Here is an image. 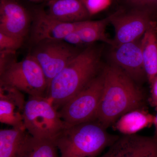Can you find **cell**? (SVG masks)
Segmentation results:
<instances>
[{
    "instance_id": "24",
    "label": "cell",
    "mask_w": 157,
    "mask_h": 157,
    "mask_svg": "<svg viewBox=\"0 0 157 157\" xmlns=\"http://www.w3.org/2000/svg\"><path fill=\"white\" fill-rule=\"evenodd\" d=\"M151 85L150 102L153 107L157 110V76L154 79Z\"/></svg>"
},
{
    "instance_id": "25",
    "label": "cell",
    "mask_w": 157,
    "mask_h": 157,
    "mask_svg": "<svg viewBox=\"0 0 157 157\" xmlns=\"http://www.w3.org/2000/svg\"><path fill=\"white\" fill-rule=\"evenodd\" d=\"M153 125H154L155 128L154 137L157 138V113L156 116H155Z\"/></svg>"
},
{
    "instance_id": "21",
    "label": "cell",
    "mask_w": 157,
    "mask_h": 157,
    "mask_svg": "<svg viewBox=\"0 0 157 157\" xmlns=\"http://www.w3.org/2000/svg\"><path fill=\"white\" fill-rule=\"evenodd\" d=\"M90 15L97 14L110 6L111 0H82Z\"/></svg>"
},
{
    "instance_id": "9",
    "label": "cell",
    "mask_w": 157,
    "mask_h": 157,
    "mask_svg": "<svg viewBox=\"0 0 157 157\" xmlns=\"http://www.w3.org/2000/svg\"><path fill=\"white\" fill-rule=\"evenodd\" d=\"M32 13L30 38L33 45L46 40H63L80 23L62 22L51 17L42 8L34 9Z\"/></svg>"
},
{
    "instance_id": "12",
    "label": "cell",
    "mask_w": 157,
    "mask_h": 157,
    "mask_svg": "<svg viewBox=\"0 0 157 157\" xmlns=\"http://www.w3.org/2000/svg\"><path fill=\"white\" fill-rule=\"evenodd\" d=\"M157 138L137 135L119 137L100 157H155Z\"/></svg>"
},
{
    "instance_id": "8",
    "label": "cell",
    "mask_w": 157,
    "mask_h": 157,
    "mask_svg": "<svg viewBox=\"0 0 157 157\" xmlns=\"http://www.w3.org/2000/svg\"><path fill=\"white\" fill-rule=\"evenodd\" d=\"M156 12L144 9H132L126 13L122 10L117 11L110 22L115 31L113 47L141 39L153 20Z\"/></svg>"
},
{
    "instance_id": "10",
    "label": "cell",
    "mask_w": 157,
    "mask_h": 157,
    "mask_svg": "<svg viewBox=\"0 0 157 157\" xmlns=\"http://www.w3.org/2000/svg\"><path fill=\"white\" fill-rule=\"evenodd\" d=\"M32 21V13L16 0H0V32L24 40Z\"/></svg>"
},
{
    "instance_id": "13",
    "label": "cell",
    "mask_w": 157,
    "mask_h": 157,
    "mask_svg": "<svg viewBox=\"0 0 157 157\" xmlns=\"http://www.w3.org/2000/svg\"><path fill=\"white\" fill-rule=\"evenodd\" d=\"M22 93L0 84V121L14 128L25 130L23 113L26 101Z\"/></svg>"
},
{
    "instance_id": "22",
    "label": "cell",
    "mask_w": 157,
    "mask_h": 157,
    "mask_svg": "<svg viewBox=\"0 0 157 157\" xmlns=\"http://www.w3.org/2000/svg\"><path fill=\"white\" fill-rule=\"evenodd\" d=\"M124 2L132 9H148L157 11V0H124Z\"/></svg>"
},
{
    "instance_id": "5",
    "label": "cell",
    "mask_w": 157,
    "mask_h": 157,
    "mask_svg": "<svg viewBox=\"0 0 157 157\" xmlns=\"http://www.w3.org/2000/svg\"><path fill=\"white\" fill-rule=\"evenodd\" d=\"M0 84L31 97L46 96L48 86L42 68L30 54L20 61L13 62L0 73Z\"/></svg>"
},
{
    "instance_id": "19",
    "label": "cell",
    "mask_w": 157,
    "mask_h": 157,
    "mask_svg": "<svg viewBox=\"0 0 157 157\" xmlns=\"http://www.w3.org/2000/svg\"><path fill=\"white\" fill-rule=\"evenodd\" d=\"M54 139H39L29 135L17 157H59Z\"/></svg>"
},
{
    "instance_id": "4",
    "label": "cell",
    "mask_w": 157,
    "mask_h": 157,
    "mask_svg": "<svg viewBox=\"0 0 157 157\" xmlns=\"http://www.w3.org/2000/svg\"><path fill=\"white\" fill-rule=\"evenodd\" d=\"M23 121L26 132L37 139H54L67 128L58 110L45 96H29L25 106Z\"/></svg>"
},
{
    "instance_id": "1",
    "label": "cell",
    "mask_w": 157,
    "mask_h": 157,
    "mask_svg": "<svg viewBox=\"0 0 157 157\" xmlns=\"http://www.w3.org/2000/svg\"><path fill=\"white\" fill-rule=\"evenodd\" d=\"M104 86L95 120L107 129L125 113L142 108L143 93L134 80L114 64L103 71Z\"/></svg>"
},
{
    "instance_id": "7",
    "label": "cell",
    "mask_w": 157,
    "mask_h": 157,
    "mask_svg": "<svg viewBox=\"0 0 157 157\" xmlns=\"http://www.w3.org/2000/svg\"><path fill=\"white\" fill-rule=\"evenodd\" d=\"M80 52L63 40H46L33 45L30 55L42 68L48 86L52 79Z\"/></svg>"
},
{
    "instance_id": "18",
    "label": "cell",
    "mask_w": 157,
    "mask_h": 157,
    "mask_svg": "<svg viewBox=\"0 0 157 157\" xmlns=\"http://www.w3.org/2000/svg\"><path fill=\"white\" fill-rule=\"evenodd\" d=\"M24 129L12 128L0 131V157H17L29 136Z\"/></svg>"
},
{
    "instance_id": "6",
    "label": "cell",
    "mask_w": 157,
    "mask_h": 157,
    "mask_svg": "<svg viewBox=\"0 0 157 157\" xmlns=\"http://www.w3.org/2000/svg\"><path fill=\"white\" fill-rule=\"evenodd\" d=\"M104 86L102 72L58 110L67 127L95 120Z\"/></svg>"
},
{
    "instance_id": "11",
    "label": "cell",
    "mask_w": 157,
    "mask_h": 157,
    "mask_svg": "<svg viewBox=\"0 0 157 157\" xmlns=\"http://www.w3.org/2000/svg\"><path fill=\"white\" fill-rule=\"evenodd\" d=\"M141 39L113 47L111 56L114 64L136 82L147 78L144 71Z\"/></svg>"
},
{
    "instance_id": "16",
    "label": "cell",
    "mask_w": 157,
    "mask_h": 157,
    "mask_svg": "<svg viewBox=\"0 0 157 157\" xmlns=\"http://www.w3.org/2000/svg\"><path fill=\"white\" fill-rule=\"evenodd\" d=\"M155 116L142 108L125 113L113 124L114 129L124 135L136 133L153 124Z\"/></svg>"
},
{
    "instance_id": "27",
    "label": "cell",
    "mask_w": 157,
    "mask_h": 157,
    "mask_svg": "<svg viewBox=\"0 0 157 157\" xmlns=\"http://www.w3.org/2000/svg\"><path fill=\"white\" fill-rule=\"evenodd\" d=\"M155 157H157V155H156L155 156Z\"/></svg>"
},
{
    "instance_id": "26",
    "label": "cell",
    "mask_w": 157,
    "mask_h": 157,
    "mask_svg": "<svg viewBox=\"0 0 157 157\" xmlns=\"http://www.w3.org/2000/svg\"><path fill=\"white\" fill-rule=\"evenodd\" d=\"M31 1H41V0H31Z\"/></svg>"
},
{
    "instance_id": "17",
    "label": "cell",
    "mask_w": 157,
    "mask_h": 157,
    "mask_svg": "<svg viewBox=\"0 0 157 157\" xmlns=\"http://www.w3.org/2000/svg\"><path fill=\"white\" fill-rule=\"evenodd\" d=\"M117 12L100 20H86L80 22L76 31L82 43L90 44L102 41L112 46L113 41L107 37L105 31Z\"/></svg>"
},
{
    "instance_id": "2",
    "label": "cell",
    "mask_w": 157,
    "mask_h": 157,
    "mask_svg": "<svg viewBox=\"0 0 157 157\" xmlns=\"http://www.w3.org/2000/svg\"><path fill=\"white\" fill-rule=\"evenodd\" d=\"M101 51L94 46L82 50L51 82L45 97L59 108L75 97L98 75Z\"/></svg>"
},
{
    "instance_id": "3",
    "label": "cell",
    "mask_w": 157,
    "mask_h": 157,
    "mask_svg": "<svg viewBox=\"0 0 157 157\" xmlns=\"http://www.w3.org/2000/svg\"><path fill=\"white\" fill-rule=\"evenodd\" d=\"M119 137L94 120L67 127L54 140L59 157H98Z\"/></svg>"
},
{
    "instance_id": "14",
    "label": "cell",
    "mask_w": 157,
    "mask_h": 157,
    "mask_svg": "<svg viewBox=\"0 0 157 157\" xmlns=\"http://www.w3.org/2000/svg\"><path fill=\"white\" fill-rule=\"evenodd\" d=\"M47 6L48 15L62 22H81L90 16L82 0H49Z\"/></svg>"
},
{
    "instance_id": "23",
    "label": "cell",
    "mask_w": 157,
    "mask_h": 157,
    "mask_svg": "<svg viewBox=\"0 0 157 157\" xmlns=\"http://www.w3.org/2000/svg\"><path fill=\"white\" fill-rule=\"evenodd\" d=\"M76 29L71 32L65 37L63 41L69 44V45L75 46L83 44Z\"/></svg>"
},
{
    "instance_id": "15",
    "label": "cell",
    "mask_w": 157,
    "mask_h": 157,
    "mask_svg": "<svg viewBox=\"0 0 157 157\" xmlns=\"http://www.w3.org/2000/svg\"><path fill=\"white\" fill-rule=\"evenodd\" d=\"M144 66L150 84L157 76V23L152 20L141 39Z\"/></svg>"
},
{
    "instance_id": "20",
    "label": "cell",
    "mask_w": 157,
    "mask_h": 157,
    "mask_svg": "<svg viewBox=\"0 0 157 157\" xmlns=\"http://www.w3.org/2000/svg\"><path fill=\"white\" fill-rule=\"evenodd\" d=\"M24 40L0 32V52H16Z\"/></svg>"
}]
</instances>
